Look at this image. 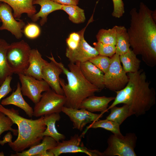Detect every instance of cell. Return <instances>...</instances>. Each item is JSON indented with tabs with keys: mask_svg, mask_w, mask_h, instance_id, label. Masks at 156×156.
Here are the masks:
<instances>
[{
	"mask_svg": "<svg viewBox=\"0 0 156 156\" xmlns=\"http://www.w3.org/2000/svg\"><path fill=\"white\" fill-rule=\"evenodd\" d=\"M152 10L140 3L138 11H130V23L127 29L130 47L134 53L140 55L150 67L156 65V24L151 16Z\"/></svg>",
	"mask_w": 156,
	"mask_h": 156,
	"instance_id": "1",
	"label": "cell"
},
{
	"mask_svg": "<svg viewBox=\"0 0 156 156\" xmlns=\"http://www.w3.org/2000/svg\"><path fill=\"white\" fill-rule=\"evenodd\" d=\"M127 73V84L122 89L115 92L116 96L107 110L123 103L127 105L137 117L144 115L155 104V90L150 87L143 70Z\"/></svg>",
	"mask_w": 156,
	"mask_h": 156,
	"instance_id": "2",
	"label": "cell"
},
{
	"mask_svg": "<svg viewBox=\"0 0 156 156\" xmlns=\"http://www.w3.org/2000/svg\"><path fill=\"white\" fill-rule=\"evenodd\" d=\"M47 57L62 69L67 77V83L63 79L60 78L59 80L66 98L65 106L79 109L81 103L84 99L101 91L84 76L80 69V63L70 62L68 65V70L62 63L57 62L52 55L51 57Z\"/></svg>",
	"mask_w": 156,
	"mask_h": 156,
	"instance_id": "3",
	"label": "cell"
},
{
	"mask_svg": "<svg viewBox=\"0 0 156 156\" xmlns=\"http://www.w3.org/2000/svg\"><path fill=\"white\" fill-rule=\"evenodd\" d=\"M0 112L8 117L18 127V136L13 142L8 143L16 153L21 152L41 142L42 133L46 128L44 116L36 120L28 119L19 115L18 110L8 109L0 104Z\"/></svg>",
	"mask_w": 156,
	"mask_h": 156,
	"instance_id": "4",
	"label": "cell"
},
{
	"mask_svg": "<svg viewBox=\"0 0 156 156\" xmlns=\"http://www.w3.org/2000/svg\"><path fill=\"white\" fill-rule=\"evenodd\" d=\"M31 48L24 40L9 44L6 52L8 64L12 73L24 74L29 64Z\"/></svg>",
	"mask_w": 156,
	"mask_h": 156,
	"instance_id": "5",
	"label": "cell"
},
{
	"mask_svg": "<svg viewBox=\"0 0 156 156\" xmlns=\"http://www.w3.org/2000/svg\"><path fill=\"white\" fill-rule=\"evenodd\" d=\"M137 137L134 133L125 135L112 134L108 139V146L102 156H136L134 151Z\"/></svg>",
	"mask_w": 156,
	"mask_h": 156,
	"instance_id": "6",
	"label": "cell"
},
{
	"mask_svg": "<svg viewBox=\"0 0 156 156\" xmlns=\"http://www.w3.org/2000/svg\"><path fill=\"white\" fill-rule=\"evenodd\" d=\"M66 102L64 95L58 94L50 88L42 94L40 101L35 104L33 116L39 117L53 113H60Z\"/></svg>",
	"mask_w": 156,
	"mask_h": 156,
	"instance_id": "7",
	"label": "cell"
},
{
	"mask_svg": "<svg viewBox=\"0 0 156 156\" xmlns=\"http://www.w3.org/2000/svg\"><path fill=\"white\" fill-rule=\"evenodd\" d=\"M110 58L109 66L104 74V82L105 88L115 92L125 86L128 81V77L121 65L119 55L115 53Z\"/></svg>",
	"mask_w": 156,
	"mask_h": 156,
	"instance_id": "8",
	"label": "cell"
},
{
	"mask_svg": "<svg viewBox=\"0 0 156 156\" xmlns=\"http://www.w3.org/2000/svg\"><path fill=\"white\" fill-rule=\"evenodd\" d=\"M82 137L75 134L67 140L58 142L54 147L48 151L52 153L54 156H58L66 153H84L89 156H102V153L97 150L88 148L81 141Z\"/></svg>",
	"mask_w": 156,
	"mask_h": 156,
	"instance_id": "9",
	"label": "cell"
},
{
	"mask_svg": "<svg viewBox=\"0 0 156 156\" xmlns=\"http://www.w3.org/2000/svg\"><path fill=\"white\" fill-rule=\"evenodd\" d=\"M92 20L93 17H92L86 26L79 31L81 37L77 47L73 50L66 48L65 54L70 63H83L89 61L91 58L99 55L95 48L89 44L84 38L86 29Z\"/></svg>",
	"mask_w": 156,
	"mask_h": 156,
	"instance_id": "10",
	"label": "cell"
},
{
	"mask_svg": "<svg viewBox=\"0 0 156 156\" xmlns=\"http://www.w3.org/2000/svg\"><path fill=\"white\" fill-rule=\"evenodd\" d=\"M21 83L23 95L27 96L35 104L40 100L41 93L49 90L50 87L44 80L37 79L24 74L18 75Z\"/></svg>",
	"mask_w": 156,
	"mask_h": 156,
	"instance_id": "11",
	"label": "cell"
},
{
	"mask_svg": "<svg viewBox=\"0 0 156 156\" xmlns=\"http://www.w3.org/2000/svg\"><path fill=\"white\" fill-rule=\"evenodd\" d=\"M12 10L11 8L7 3L1 2L0 4V19L2 23L0 30H7L16 39H19L23 37V29L25 23L22 20L17 21Z\"/></svg>",
	"mask_w": 156,
	"mask_h": 156,
	"instance_id": "12",
	"label": "cell"
},
{
	"mask_svg": "<svg viewBox=\"0 0 156 156\" xmlns=\"http://www.w3.org/2000/svg\"><path fill=\"white\" fill-rule=\"evenodd\" d=\"M62 112L67 115L73 122L75 128L81 131L88 124L99 120L103 116V113L97 114L86 109H75L64 106Z\"/></svg>",
	"mask_w": 156,
	"mask_h": 156,
	"instance_id": "13",
	"label": "cell"
},
{
	"mask_svg": "<svg viewBox=\"0 0 156 156\" xmlns=\"http://www.w3.org/2000/svg\"><path fill=\"white\" fill-rule=\"evenodd\" d=\"M63 73L62 69L51 61L44 67L42 78L52 90L59 94L64 95L60 83V76Z\"/></svg>",
	"mask_w": 156,
	"mask_h": 156,
	"instance_id": "14",
	"label": "cell"
},
{
	"mask_svg": "<svg viewBox=\"0 0 156 156\" xmlns=\"http://www.w3.org/2000/svg\"><path fill=\"white\" fill-rule=\"evenodd\" d=\"M82 73L91 83L101 91L105 88L104 73L89 61L80 64Z\"/></svg>",
	"mask_w": 156,
	"mask_h": 156,
	"instance_id": "15",
	"label": "cell"
},
{
	"mask_svg": "<svg viewBox=\"0 0 156 156\" xmlns=\"http://www.w3.org/2000/svg\"><path fill=\"white\" fill-rule=\"evenodd\" d=\"M29 62V66L24 74L37 79H43L42 71L48 62L42 57V55L37 49H31Z\"/></svg>",
	"mask_w": 156,
	"mask_h": 156,
	"instance_id": "16",
	"label": "cell"
},
{
	"mask_svg": "<svg viewBox=\"0 0 156 156\" xmlns=\"http://www.w3.org/2000/svg\"><path fill=\"white\" fill-rule=\"evenodd\" d=\"M115 98V97L113 96L92 95L86 98L81 102L79 109H84L92 112H100L104 113L108 111L109 103Z\"/></svg>",
	"mask_w": 156,
	"mask_h": 156,
	"instance_id": "17",
	"label": "cell"
},
{
	"mask_svg": "<svg viewBox=\"0 0 156 156\" xmlns=\"http://www.w3.org/2000/svg\"><path fill=\"white\" fill-rule=\"evenodd\" d=\"M34 0H0V2L8 5L13 10L15 18L20 19L22 15L26 14L31 18L37 11L36 7L33 4Z\"/></svg>",
	"mask_w": 156,
	"mask_h": 156,
	"instance_id": "18",
	"label": "cell"
},
{
	"mask_svg": "<svg viewBox=\"0 0 156 156\" xmlns=\"http://www.w3.org/2000/svg\"><path fill=\"white\" fill-rule=\"evenodd\" d=\"M33 4L34 5H39L40 6V11L34 14L31 18L33 22H35L41 18L40 21L41 26H43L47 22V16L56 10H61L63 5L52 0H34Z\"/></svg>",
	"mask_w": 156,
	"mask_h": 156,
	"instance_id": "19",
	"label": "cell"
},
{
	"mask_svg": "<svg viewBox=\"0 0 156 156\" xmlns=\"http://www.w3.org/2000/svg\"><path fill=\"white\" fill-rule=\"evenodd\" d=\"M1 104L3 105H14L23 110L29 117L31 118L33 116V109L23 99L19 82L16 90L10 96L3 99Z\"/></svg>",
	"mask_w": 156,
	"mask_h": 156,
	"instance_id": "20",
	"label": "cell"
},
{
	"mask_svg": "<svg viewBox=\"0 0 156 156\" xmlns=\"http://www.w3.org/2000/svg\"><path fill=\"white\" fill-rule=\"evenodd\" d=\"M57 142L52 137L44 136L41 142L32 146L29 149L21 153L17 152L11 154L12 156H37L39 154L55 147Z\"/></svg>",
	"mask_w": 156,
	"mask_h": 156,
	"instance_id": "21",
	"label": "cell"
},
{
	"mask_svg": "<svg viewBox=\"0 0 156 156\" xmlns=\"http://www.w3.org/2000/svg\"><path fill=\"white\" fill-rule=\"evenodd\" d=\"M61 118L59 113H53L44 116V120L46 128L42 133V135L48 136L53 138L57 142L64 140L65 136L58 132L55 127L56 121Z\"/></svg>",
	"mask_w": 156,
	"mask_h": 156,
	"instance_id": "22",
	"label": "cell"
},
{
	"mask_svg": "<svg viewBox=\"0 0 156 156\" xmlns=\"http://www.w3.org/2000/svg\"><path fill=\"white\" fill-rule=\"evenodd\" d=\"M119 58L126 73H134L140 69L141 61L131 49L119 55Z\"/></svg>",
	"mask_w": 156,
	"mask_h": 156,
	"instance_id": "23",
	"label": "cell"
},
{
	"mask_svg": "<svg viewBox=\"0 0 156 156\" xmlns=\"http://www.w3.org/2000/svg\"><path fill=\"white\" fill-rule=\"evenodd\" d=\"M115 53L119 55L128 51L130 48L127 29L124 26L116 25V42Z\"/></svg>",
	"mask_w": 156,
	"mask_h": 156,
	"instance_id": "24",
	"label": "cell"
},
{
	"mask_svg": "<svg viewBox=\"0 0 156 156\" xmlns=\"http://www.w3.org/2000/svg\"><path fill=\"white\" fill-rule=\"evenodd\" d=\"M10 44L5 40L0 38V85L8 76L13 73L8 64L6 59L7 51Z\"/></svg>",
	"mask_w": 156,
	"mask_h": 156,
	"instance_id": "25",
	"label": "cell"
},
{
	"mask_svg": "<svg viewBox=\"0 0 156 156\" xmlns=\"http://www.w3.org/2000/svg\"><path fill=\"white\" fill-rule=\"evenodd\" d=\"M110 109V113L106 119L113 121L120 126L128 117L134 115L129 106L125 104L120 107L115 106Z\"/></svg>",
	"mask_w": 156,
	"mask_h": 156,
	"instance_id": "26",
	"label": "cell"
},
{
	"mask_svg": "<svg viewBox=\"0 0 156 156\" xmlns=\"http://www.w3.org/2000/svg\"><path fill=\"white\" fill-rule=\"evenodd\" d=\"M102 128L109 131L112 132L113 134L121 135L120 125L115 122L107 119L100 120L93 122L88 126L81 134V136L82 137L90 128Z\"/></svg>",
	"mask_w": 156,
	"mask_h": 156,
	"instance_id": "27",
	"label": "cell"
},
{
	"mask_svg": "<svg viewBox=\"0 0 156 156\" xmlns=\"http://www.w3.org/2000/svg\"><path fill=\"white\" fill-rule=\"evenodd\" d=\"M61 10L68 14L69 20L74 23H83L86 20L84 10L77 5H63Z\"/></svg>",
	"mask_w": 156,
	"mask_h": 156,
	"instance_id": "28",
	"label": "cell"
},
{
	"mask_svg": "<svg viewBox=\"0 0 156 156\" xmlns=\"http://www.w3.org/2000/svg\"><path fill=\"white\" fill-rule=\"evenodd\" d=\"M97 42L115 46L116 42V25L111 29H100L96 35Z\"/></svg>",
	"mask_w": 156,
	"mask_h": 156,
	"instance_id": "29",
	"label": "cell"
},
{
	"mask_svg": "<svg viewBox=\"0 0 156 156\" xmlns=\"http://www.w3.org/2000/svg\"><path fill=\"white\" fill-rule=\"evenodd\" d=\"M89 61L104 74L107 70L111 62L110 57L100 55L91 58Z\"/></svg>",
	"mask_w": 156,
	"mask_h": 156,
	"instance_id": "30",
	"label": "cell"
},
{
	"mask_svg": "<svg viewBox=\"0 0 156 156\" xmlns=\"http://www.w3.org/2000/svg\"><path fill=\"white\" fill-rule=\"evenodd\" d=\"M93 44L99 55L111 57L115 53V46L97 42H94Z\"/></svg>",
	"mask_w": 156,
	"mask_h": 156,
	"instance_id": "31",
	"label": "cell"
},
{
	"mask_svg": "<svg viewBox=\"0 0 156 156\" xmlns=\"http://www.w3.org/2000/svg\"><path fill=\"white\" fill-rule=\"evenodd\" d=\"M14 123L12 120L5 114L0 112V136L5 131H10L16 135L18 130L13 129L12 126Z\"/></svg>",
	"mask_w": 156,
	"mask_h": 156,
	"instance_id": "32",
	"label": "cell"
},
{
	"mask_svg": "<svg viewBox=\"0 0 156 156\" xmlns=\"http://www.w3.org/2000/svg\"><path fill=\"white\" fill-rule=\"evenodd\" d=\"M25 36L30 39H34L38 37L41 33L40 29L36 24L28 23L25 25L23 30Z\"/></svg>",
	"mask_w": 156,
	"mask_h": 156,
	"instance_id": "33",
	"label": "cell"
},
{
	"mask_svg": "<svg viewBox=\"0 0 156 156\" xmlns=\"http://www.w3.org/2000/svg\"><path fill=\"white\" fill-rule=\"evenodd\" d=\"M113 10L112 16L116 18L122 17L125 12L124 4L122 0H112Z\"/></svg>",
	"mask_w": 156,
	"mask_h": 156,
	"instance_id": "34",
	"label": "cell"
},
{
	"mask_svg": "<svg viewBox=\"0 0 156 156\" xmlns=\"http://www.w3.org/2000/svg\"><path fill=\"white\" fill-rule=\"evenodd\" d=\"M80 37L79 31L71 33L66 40L67 48L71 50L75 49L79 44Z\"/></svg>",
	"mask_w": 156,
	"mask_h": 156,
	"instance_id": "35",
	"label": "cell"
},
{
	"mask_svg": "<svg viewBox=\"0 0 156 156\" xmlns=\"http://www.w3.org/2000/svg\"><path fill=\"white\" fill-rule=\"evenodd\" d=\"M12 79V76H8L0 85V101L12 91V89L10 84Z\"/></svg>",
	"mask_w": 156,
	"mask_h": 156,
	"instance_id": "36",
	"label": "cell"
},
{
	"mask_svg": "<svg viewBox=\"0 0 156 156\" xmlns=\"http://www.w3.org/2000/svg\"><path fill=\"white\" fill-rule=\"evenodd\" d=\"M54 2L62 5H77L79 0H52Z\"/></svg>",
	"mask_w": 156,
	"mask_h": 156,
	"instance_id": "37",
	"label": "cell"
},
{
	"mask_svg": "<svg viewBox=\"0 0 156 156\" xmlns=\"http://www.w3.org/2000/svg\"><path fill=\"white\" fill-rule=\"evenodd\" d=\"M12 136L11 132L9 131L5 135L3 138V140H0V144L3 146L7 143H10L12 142Z\"/></svg>",
	"mask_w": 156,
	"mask_h": 156,
	"instance_id": "38",
	"label": "cell"
},
{
	"mask_svg": "<svg viewBox=\"0 0 156 156\" xmlns=\"http://www.w3.org/2000/svg\"><path fill=\"white\" fill-rule=\"evenodd\" d=\"M37 156H54L53 154L47 150L38 155Z\"/></svg>",
	"mask_w": 156,
	"mask_h": 156,
	"instance_id": "39",
	"label": "cell"
},
{
	"mask_svg": "<svg viewBox=\"0 0 156 156\" xmlns=\"http://www.w3.org/2000/svg\"><path fill=\"white\" fill-rule=\"evenodd\" d=\"M151 16L155 22H156V9L154 11H152V13H151Z\"/></svg>",
	"mask_w": 156,
	"mask_h": 156,
	"instance_id": "40",
	"label": "cell"
},
{
	"mask_svg": "<svg viewBox=\"0 0 156 156\" xmlns=\"http://www.w3.org/2000/svg\"><path fill=\"white\" fill-rule=\"evenodd\" d=\"M0 156H4V154L3 152H0Z\"/></svg>",
	"mask_w": 156,
	"mask_h": 156,
	"instance_id": "41",
	"label": "cell"
},
{
	"mask_svg": "<svg viewBox=\"0 0 156 156\" xmlns=\"http://www.w3.org/2000/svg\"><path fill=\"white\" fill-rule=\"evenodd\" d=\"M1 2H0V4H1Z\"/></svg>",
	"mask_w": 156,
	"mask_h": 156,
	"instance_id": "42",
	"label": "cell"
},
{
	"mask_svg": "<svg viewBox=\"0 0 156 156\" xmlns=\"http://www.w3.org/2000/svg\"><path fill=\"white\" fill-rule=\"evenodd\" d=\"M1 22V20L0 19V23Z\"/></svg>",
	"mask_w": 156,
	"mask_h": 156,
	"instance_id": "43",
	"label": "cell"
}]
</instances>
